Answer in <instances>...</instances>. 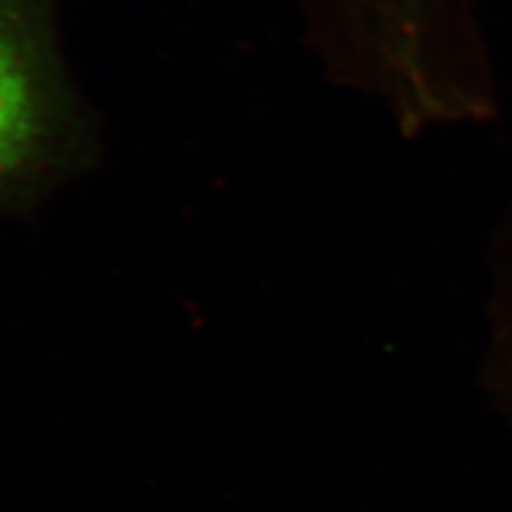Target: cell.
Returning a JSON list of instances; mask_svg holds the SVG:
<instances>
[{
	"mask_svg": "<svg viewBox=\"0 0 512 512\" xmlns=\"http://www.w3.org/2000/svg\"><path fill=\"white\" fill-rule=\"evenodd\" d=\"M55 0H0V197L60 164L76 136L53 41Z\"/></svg>",
	"mask_w": 512,
	"mask_h": 512,
	"instance_id": "obj_1",
	"label": "cell"
}]
</instances>
